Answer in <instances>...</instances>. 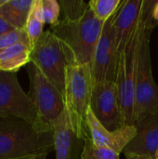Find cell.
<instances>
[{
  "label": "cell",
  "instance_id": "obj_1",
  "mask_svg": "<svg viewBox=\"0 0 158 159\" xmlns=\"http://www.w3.org/2000/svg\"><path fill=\"white\" fill-rule=\"evenodd\" d=\"M156 2L144 0L142 30L136 74L133 125L149 116L158 114V85L153 75L150 48L151 34L157 24L152 17V10Z\"/></svg>",
  "mask_w": 158,
  "mask_h": 159
},
{
  "label": "cell",
  "instance_id": "obj_2",
  "mask_svg": "<svg viewBox=\"0 0 158 159\" xmlns=\"http://www.w3.org/2000/svg\"><path fill=\"white\" fill-rule=\"evenodd\" d=\"M52 151L53 131H41L18 117L0 118V159H27Z\"/></svg>",
  "mask_w": 158,
  "mask_h": 159
},
{
  "label": "cell",
  "instance_id": "obj_3",
  "mask_svg": "<svg viewBox=\"0 0 158 159\" xmlns=\"http://www.w3.org/2000/svg\"><path fill=\"white\" fill-rule=\"evenodd\" d=\"M104 23L88 7L81 19L74 21L61 20L49 30L62 42L70 63L91 66Z\"/></svg>",
  "mask_w": 158,
  "mask_h": 159
},
{
  "label": "cell",
  "instance_id": "obj_4",
  "mask_svg": "<svg viewBox=\"0 0 158 159\" xmlns=\"http://www.w3.org/2000/svg\"><path fill=\"white\" fill-rule=\"evenodd\" d=\"M91 66L68 64L66 68L64 105L72 128L80 140L89 137L87 124L93 87Z\"/></svg>",
  "mask_w": 158,
  "mask_h": 159
},
{
  "label": "cell",
  "instance_id": "obj_5",
  "mask_svg": "<svg viewBox=\"0 0 158 159\" xmlns=\"http://www.w3.org/2000/svg\"><path fill=\"white\" fill-rule=\"evenodd\" d=\"M142 20L143 11L134 34L125 51L118 56L116 64L115 83L116 85L118 100L126 126H133L134 123L136 74L140 40L142 30Z\"/></svg>",
  "mask_w": 158,
  "mask_h": 159
},
{
  "label": "cell",
  "instance_id": "obj_6",
  "mask_svg": "<svg viewBox=\"0 0 158 159\" xmlns=\"http://www.w3.org/2000/svg\"><path fill=\"white\" fill-rule=\"evenodd\" d=\"M30 80L29 96L34 102L42 128L53 131L52 125L65 109L63 94L33 63L25 66Z\"/></svg>",
  "mask_w": 158,
  "mask_h": 159
},
{
  "label": "cell",
  "instance_id": "obj_7",
  "mask_svg": "<svg viewBox=\"0 0 158 159\" xmlns=\"http://www.w3.org/2000/svg\"><path fill=\"white\" fill-rule=\"evenodd\" d=\"M30 60L63 94L70 61L62 42L50 30L45 31L32 48Z\"/></svg>",
  "mask_w": 158,
  "mask_h": 159
},
{
  "label": "cell",
  "instance_id": "obj_8",
  "mask_svg": "<svg viewBox=\"0 0 158 159\" xmlns=\"http://www.w3.org/2000/svg\"><path fill=\"white\" fill-rule=\"evenodd\" d=\"M18 117L45 132L40 125L36 107L20 87L17 73L0 71V118Z\"/></svg>",
  "mask_w": 158,
  "mask_h": 159
},
{
  "label": "cell",
  "instance_id": "obj_9",
  "mask_svg": "<svg viewBox=\"0 0 158 159\" xmlns=\"http://www.w3.org/2000/svg\"><path fill=\"white\" fill-rule=\"evenodd\" d=\"M90 108L105 129L115 131L126 127L115 82L101 81L93 83Z\"/></svg>",
  "mask_w": 158,
  "mask_h": 159
},
{
  "label": "cell",
  "instance_id": "obj_10",
  "mask_svg": "<svg viewBox=\"0 0 158 159\" xmlns=\"http://www.w3.org/2000/svg\"><path fill=\"white\" fill-rule=\"evenodd\" d=\"M117 60L118 53L115 45V34L112 17L104 23L102 35L94 52L91 62L93 81L115 82Z\"/></svg>",
  "mask_w": 158,
  "mask_h": 159
},
{
  "label": "cell",
  "instance_id": "obj_11",
  "mask_svg": "<svg viewBox=\"0 0 158 159\" xmlns=\"http://www.w3.org/2000/svg\"><path fill=\"white\" fill-rule=\"evenodd\" d=\"M143 6L144 0H123L121 6L113 16L118 56L125 51L139 25Z\"/></svg>",
  "mask_w": 158,
  "mask_h": 159
},
{
  "label": "cell",
  "instance_id": "obj_12",
  "mask_svg": "<svg viewBox=\"0 0 158 159\" xmlns=\"http://www.w3.org/2000/svg\"><path fill=\"white\" fill-rule=\"evenodd\" d=\"M87 124L92 143L97 147L109 148L119 154L137 134L135 126H126L120 129L111 131L105 129L96 118L89 107L87 115Z\"/></svg>",
  "mask_w": 158,
  "mask_h": 159
},
{
  "label": "cell",
  "instance_id": "obj_13",
  "mask_svg": "<svg viewBox=\"0 0 158 159\" xmlns=\"http://www.w3.org/2000/svg\"><path fill=\"white\" fill-rule=\"evenodd\" d=\"M133 126L137 129V134L126 146L123 154L148 156L155 158L158 149V114L149 116Z\"/></svg>",
  "mask_w": 158,
  "mask_h": 159
},
{
  "label": "cell",
  "instance_id": "obj_14",
  "mask_svg": "<svg viewBox=\"0 0 158 159\" xmlns=\"http://www.w3.org/2000/svg\"><path fill=\"white\" fill-rule=\"evenodd\" d=\"M56 159H79L80 140L74 133L68 114L64 109L52 125Z\"/></svg>",
  "mask_w": 158,
  "mask_h": 159
},
{
  "label": "cell",
  "instance_id": "obj_15",
  "mask_svg": "<svg viewBox=\"0 0 158 159\" xmlns=\"http://www.w3.org/2000/svg\"><path fill=\"white\" fill-rule=\"evenodd\" d=\"M34 0H5L0 5V17L17 30H25Z\"/></svg>",
  "mask_w": 158,
  "mask_h": 159
},
{
  "label": "cell",
  "instance_id": "obj_16",
  "mask_svg": "<svg viewBox=\"0 0 158 159\" xmlns=\"http://www.w3.org/2000/svg\"><path fill=\"white\" fill-rule=\"evenodd\" d=\"M31 47L28 43H18L0 52V71L17 73L31 62Z\"/></svg>",
  "mask_w": 158,
  "mask_h": 159
},
{
  "label": "cell",
  "instance_id": "obj_17",
  "mask_svg": "<svg viewBox=\"0 0 158 159\" xmlns=\"http://www.w3.org/2000/svg\"><path fill=\"white\" fill-rule=\"evenodd\" d=\"M45 23L46 22L43 15L42 0H34V4L32 6V9L25 26V32L31 48H33L35 46L40 36L45 32Z\"/></svg>",
  "mask_w": 158,
  "mask_h": 159
},
{
  "label": "cell",
  "instance_id": "obj_18",
  "mask_svg": "<svg viewBox=\"0 0 158 159\" xmlns=\"http://www.w3.org/2000/svg\"><path fill=\"white\" fill-rule=\"evenodd\" d=\"M123 0H90L88 7L94 16L102 22L110 20L121 6Z\"/></svg>",
  "mask_w": 158,
  "mask_h": 159
},
{
  "label": "cell",
  "instance_id": "obj_19",
  "mask_svg": "<svg viewBox=\"0 0 158 159\" xmlns=\"http://www.w3.org/2000/svg\"><path fill=\"white\" fill-rule=\"evenodd\" d=\"M80 159H120V154L109 149L95 146L90 137H87L84 140Z\"/></svg>",
  "mask_w": 158,
  "mask_h": 159
},
{
  "label": "cell",
  "instance_id": "obj_20",
  "mask_svg": "<svg viewBox=\"0 0 158 159\" xmlns=\"http://www.w3.org/2000/svg\"><path fill=\"white\" fill-rule=\"evenodd\" d=\"M62 20L74 21L81 19L88 9V3L82 0H61L60 1Z\"/></svg>",
  "mask_w": 158,
  "mask_h": 159
},
{
  "label": "cell",
  "instance_id": "obj_21",
  "mask_svg": "<svg viewBox=\"0 0 158 159\" xmlns=\"http://www.w3.org/2000/svg\"><path fill=\"white\" fill-rule=\"evenodd\" d=\"M42 7L45 22L49 24L50 27L58 24L61 13L60 2L57 0H42Z\"/></svg>",
  "mask_w": 158,
  "mask_h": 159
},
{
  "label": "cell",
  "instance_id": "obj_22",
  "mask_svg": "<svg viewBox=\"0 0 158 159\" xmlns=\"http://www.w3.org/2000/svg\"><path fill=\"white\" fill-rule=\"evenodd\" d=\"M18 43H28L25 30H13L0 35V52Z\"/></svg>",
  "mask_w": 158,
  "mask_h": 159
},
{
  "label": "cell",
  "instance_id": "obj_23",
  "mask_svg": "<svg viewBox=\"0 0 158 159\" xmlns=\"http://www.w3.org/2000/svg\"><path fill=\"white\" fill-rule=\"evenodd\" d=\"M13 30H16L13 26H11L7 20H5L3 18L0 17V35L7 34L8 32H11Z\"/></svg>",
  "mask_w": 158,
  "mask_h": 159
},
{
  "label": "cell",
  "instance_id": "obj_24",
  "mask_svg": "<svg viewBox=\"0 0 158 159\" xmlns=\"http://www.w3.org/2000/svg\"><path fill=\"white\" fill-rule=\"evenodd\" d=\"M152 17H153V20L158 23V1L156 2L154 7H153V10H152Z\"/></svg>",
  "mask_w": 158,
  "mask_h": 159
},
{
  "label": "cell",
  "instance_id": "obj_25",
  "mask_svg": "<svg viewBox=\"0 0 158 159\" xmlns=\"http://www.w3.org/2000/svg\"><path fill=\"white\" fill-rule=\"evenodd\" d=\"M126 159H155L148 156H140V155H127Z\"/></svg>",
  "mask_w": 158,
  "mask_h": 159
},
{
  "label": "cell",
  "instance_id": "obj_26",
  "mask_svg": "<svg viewBox=\"0 0 158 159\" xmlns=\"http://www.w3.org/2000/svg\"><path fill=\"white\" fill-rule=\"evenodd\" d=\"M47 154H41V155H36V156H33L27 159H46L47 158Z\"/></svg>",
  "mask_w": 158,
  "mask_h": 159
},
{
  "label": "cell",
  "instance_id": "obj_27",
  "mask_svg": "<svg viewBox=\"0 0 158 159\" xmlns=\"http://www.w3.org/2000/svg\"><path fill=\"white\" fill-rule=\"evenodd\" d=\"M155 159H158V149L156 152V156H155Z\"/></svg>",
  "mask_w": 158,
  "mask_h": 159
},
{
  "label": "cell",
  "instance_id": "obj_28",
  "mask_svg": "<svg viewBox=\"0 0 158 159\" xmlns=\"http://www.w3.org/2000/svg\"><path fill=\"white\" fill-rule=\"evenodd\" d=\"M4 1H5V0H0V5H1V4H2V3L4 2Z\"/></svg>",
  "mask_w": 158,
  "mask_h": 159
}]
</instances>
